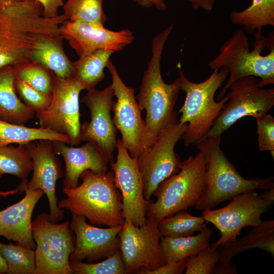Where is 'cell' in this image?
Masks as SVG:
<instances>
[{
  "label": "cell",
  "instance_id": "obj_33",
  "mask_svg": "<svg viewBox=\"0 0 274 274\" xmlns=\"http://www.w3.org/2000/svg\"><path fill=\"white\" fill-rule=\"evenodd\" d=\"M0 252L8 265V274H35V250L10 243H1Z\"/></svg>",
  "mask_w": 274,
  "mask_h": 274
},
{
  "label": "cell",
  "instance_id": "obj_16",
  "mask_svg": "<svg viewBox=\"0 0 274 274\" xmlns=\"http://www.w3.org/2000/svg\"><path fill=\"white\" fill-rule=\"evenodd\" d=\"M116 161H110L115 183L122 196V211L125 220H130L136 226L147 221L148 201L144 196L142 176L138 159L130 156L120 140L117 141Z\"/></svg>",
  "mask_w": 274,
  "mask_h": 274
},
{
  "label": "cell",
  "instance_id": "obj_42",
  "mask_svg": "<svg viewBox=\"0 0 274 274\" xmlns=\"http://www.w3.org/2000/svg\"><path fill=\"white\" fill-rule=\"evenodd\" d=\"M215 0H201L200 7L204 10L210 11L213 9Z\"/></svg>",
  "mask_w": 274,
  "mask_h": 274
},
{
  "label": "cell",
  "instance_id": "obj_44",
  "mask_svg": "<svg viewBox=\"0 0 274 274\" xmlns=\"http://www.w3.org/2000/svg\"><path fill=\"white\" fill-rule=\"evenodd\" d=\"M18 192L17 189L9 190V191H0V196L3 197H6L10 195H13L16 194Z\"/></svg>",
  "mask_w": 274,
  "mask_h": 274
},
{
  "label": "cell",
  "instance_id": "obj_18",
  "mask_svg": "<svg viewBox=\"0 0 274 274\" xmlns=\"http://www.w3.org/2000/svg\"><path fill=\"white\" fill-rule=\"evenodd\" d=\"M60 30L79 57L100 49L120 51L134 40L128 29L114 31L103 24L80 21L66 20L60 25Z\"/></svg>",
  "mask_w": 274,
  "mask_h": 274
},
{
  "label": "cell",
  "instance_id": "obj_1",
  "mask_svg": "<svg viewBox=\"0 0 274 274\" xmlns=\"http://www.w3.org/2000/svg\"><path fill=\"white\" fill-rule=\"evenodd\" d=\"M36 0H19L0 7V68L31 62V53L41 40L61 35L66 20L62 14L48 18Z\"/></svg>",
  "mask_w": 274,
  "mask_h": 274
},
{
  "label": "cell",
  "instance_id": "obj_3",
  "mask_svg": "<svg viewBox=\"0 0 274 274\" xmlns=\"http://www.w3.org/2000/svg\"><path fill=\"white\" fill-rule=\"evenodd\" d=\"M80 179L82 182L77 186L63 187L66 198L58 203V208L85 217L93 225H123L122 196L115 185L113 171L94 173L87 169Z\"/></svg>",
  "mask_w": 274,
  "mask_h": 274
},
{
  "label": "cell",
  "instance_id": "obj_47",
  "mask_svg": "<svg viewBox=\"0 0 274 274\" xmlns=\"http://www.w3.org/2000/svg\"><path fill=\"white\" fill-rule=\"evenodd\" d=\"M1 242H0V244H1Z\"/></svg>",
  "mask_w": 274,
  "mask_h": 274
},
{
  "label": "cell",
  "instance_id": "obj_19",
  "mask_svg": "<svg viewBox=\"0 0 274 274\" xmlns=\"http://www.w3.org/2000/svg\"><path fill=\"white\" fill-rule=\"evenodd\" d=\"M70 226L75 244L70 260H86L88 263L109 257L119 250L118 234L122 225L100 228L87 222L85 217L72 214Z\"/></svg>",
  "mask_w": 274,
  "mask_h": 274
},
{
  "label": "cell",
  "instance_id": "obj_14",
  "mask_svg": "<svg viewBox=\"0 0 274 274\" xmlns=\"http://www.w3.org/2000/svg\"><path fill=\"white\" fill-rule=\"evenodd\" d=\"M84 89L74 77L63 79L55 75L49 109L36 113L40 127L66 135L70 145H78L81 142L79 94Z\"/></svg>",
  "mask_w": 274,
  "mask_h": 274
},
{
  "label": "cell",
  "instance_id": "obj_38",
  "mask_svg": "<svg viewBox=\"0 0 274 274\" xmlns=\"http://www.w3.org/2000/svg\"><path fill=\"white\" fill-rule=\"evenodd\" d=\"M186 267V259L176 262H166L153 270L147 271L144 274H181Z\"/></svg>",
  "mask_w": 274,
  "mask_h": 274
},
{
  "label": "cell",
  "instance_id": "obj_35",
  "mask_svg": "<svg viewBox=\"0 0 274 274\" xmlns=\"http://www.w3.org/2000/svg\"><path fill=\"white\" fill-rule=\"evenodd\" d=\"M219 258L217 249L210 245L186 259L185 274H213Z\"/></svg>",
  "mask_w": 274,
  "mask_h": 274
},
{
  "label": "cell",
  "instance_id": "obj_34",
  "mask_svg": "<svg viewBox=\"0 0 274 274\" xmlns=\"http://www.w3.org/2000/svg\"><path fill=\"white\" fill-rule=\"evenodd\" d=\"M70 265L75 274H125L119 250L99 262L84 263L81 260H70Z\"/></svg>",
  "mask_w": 274,
  "mask_h": 274
},
{
  "label": "cell",
  "instance_id": "obj_5",
  "mask_svg": "<svg viewBox=\"0 0 274 274\" xmlns=\"http://www.w3.org/2000/svg\"><path fill=\"white\" fill-rule=\"evenodd\" d=\"M173 27L174 24H171L153 38L152 55L137 97L141 110L146 111L144 123L153 138L178 121L175 106L181 90L180 79L178 77L173 83L167 84L163 81L161 72L163 50Z\"/></svg>",
  "mask_w": 274,
  "mask_h": 274
},
{
  "label": "cell",
  "instance_id": "obj_22",
  "mask_svg": "<svg viewBox=\"0 0 274 274\" xmlns=\"http://www.w3.org/2000/svg\"><path fill=\"white\" fill-rule=\"evenodd\" d=\"M260 249L274 257V220L263 221L241 238L217 248L218 262L229 264L237 255L252 249Z\"/></svg>",
  "mask_w": 274,
  "mask_h": 274
},
{
  "label": "cell",
  "instance_id": "obj_2",
  "mask_svg": "<svg viewBox=\"0 0 274 274\" xmlns=\"http://www.w3.org/2000/svg\"><path fill=\"white\" fill-rule=\"evenodd\" d=\"M253 49L250 50L249 38L244 30H236L219 49V54L209 63L213 71L221 68L228 71L227 82L218 94L221 99L232 84L237 80L248 77H258L260 88L274 83V38L271 32L267 38L261 30L254 32Z\"/></svg>",
  "mask_w": 274,
  "mask_h": 274
},
{
  "label": "cell",
  "instance_id": "obj_45",
  "mask_svg": "<svg viewBox=\"0 0 274 274\" xmlns=\"http://www.w3.org/2000/svg\"><path fill=\"white\" fill-rule=\"evenodd\" d=\"M191 4L194 9H197L200 7L201 0H188Z\"/></svg>",
  "mask_w": 274,
  "mask_h": 274
},
{
  "label": "cell",
  "instance_id": "obj_41",
  "mask_svg": "<svg viewBox=\"0 0 274 274\" xmlns=\"http://www.w3.org/2000/svg\"><path fill=\"white\" fill-rule=\"evenodd\" d=\"M237 269L233 262L221 264L217 262L213 274H236Z\"/></svg>",
  "mask_w": 274,
  "mask_h": 274
},
{
  "label": "cell",
  "instance_id": "obj_23",
  "mask_svg": "<svg viewBox=\"0 0 274 274\" xmlns=\"http://www.w3.org/2000/svg\"><path fill=\"white\" fill-rule=\"evenodd\" d=\"M14 67L0 68V120L24 124L33 118L36 113L18 98L14 88Z\"/></svg>",
  "mask_w": 274,
  "mask_h": 274
},
{
  "label": "cell",
  "instance_id": "obj_7",
  "mask_svg": "<svg viewBox=\"0 0 274 274\" xmlns=\"http://www.w3.org/2000/svg\"><path fill=\"white\" fill-rule=\"evenodd\" d=\"M206 163L199 152L184 160L180 171L165 179L153 195L156 200H149L147 216L158 223L164 218L194 207L201 195L204 183Z\"/></svg>",
  "mask_w": 274,
  "mask_h": 274
},
{
  "label": "cell",
  "instance_id": "obj_4",
  "mask_svg": "<svg viewBox=\"0 0 274 274\" xmlns=\"http://www.w3.org/2000/svg\"><path fill=\"white\" fill-rule=\"evenodd\" d=\"M221 135L204 138L195 145L206 163L203 189L195 209H212L235 196L249 191L274 187L273 177L246 179L237 172L220 147Z\"/></svg>",
  "mask_w": 274,
  "mask_h": 274
},
{
  "label": "cell",
  "instance_id": "obj_46",
  "mask_svg": "<svg viewBox=\"0 0 274 274\" xmlns=\"http://www.w3.org/2000/svg\"><path fill=\"white\" fill-rule=\"evenodd\" d=\"M19 0H0V7L10 2L17 1Z\"/></svg>",
  "mask_w": 274,
  "mask_h": 274
},
{
  "label": "cell",
  "instance_id": "obj_37",
  "mask_svg": "<svg viewBox=\"0 0 274 274\" xmlns=\"http://www.w3.org/2000/svg\"><path fill=\"white\" fill-rule=\"evenodd\" d=\"M258 134V148L260 151H270L274 158V118L267 114L256 119Z\"/></svg>",
  "mask_w": 274,
  "mask_h": 274
},
{
  "label": "cell",
  "instance_id": "obj_36",
  "mask_svg": "<svg viewBox=\"0 0 274 274\" xmlns=\"http://www.w3.org/2000/svg\"><path fill=\"white\" fill-rule=\"evenodd\" d=\"M14 88L20 98L36 113L46 111L49 109L52 95L43 94L15 77Z\"/></svg>",
  "mask_w": 274,
  "mask_h": 274
},
{
  "label": "cell",
  "instance_id": "obj_25",
  "mask_svg": "<svg viewBox=\"0 0 274 274\" xmlns=\"http://www.w3.org/2000/svg\"><path fill=\"white\" fill-rule=\"evenodd\" d=\"M213 230L207 225L196 235L172 237L162 236L160 246L166 262H176L196 255L210 245Z\"/></svg>",
  "mask_w": 274,
  "mask_h": 274
},
{
  "label": "cell",
  "instance_id": "obj_11",
  "mask_svg": "<svg viewBox=\"0 0 274 274\" xmlns=\"http://www.w3.org/2000/svg\"><path fill=\"white\" fill-rule=\"evenodd\" d=\"M106 67L111 75V85L116 98L113 101L112 107L114 125L120 132V140L130 156L138 158L155 138L148 131L142 118V111L136 101L133 88L123 83L111 60Z\"/></svg>",
  "mask_w": 274,
  "mask_h": 274
},
{
  "label": "cell",
  "instance_id": "obj_17",
  "mask_svg": "<svg viewBox=\"0 0 274 274\" xmlns=\"http://www.w3.org/2000/svg\"><path fill=\"white\" fill-rule=\"evenodd\" d=\"M114 90L111 84L101 90H88L81 101L88 108L90 121L81 125V141L90 142L111 161L116 148V129L111 111Z\"/></svg>",
  "mask_w": 274,
  "mask_h": 274
},
{
  "label": "cell",
  "instance_id": "obj_27",
  "mask_svg": "<svg viewBox=\"0 0 274 274\" xmlns=\"http://www.w3.org/2000/svg\"><path fill=\"white\" fill-rule=\"evenodd\" d=\"M38 140L60 141L70 144L66 135L41 127H28L0 120V147L12 144L24 145Z\"/></svg>",
  "mask_w": 274,
  "mask_h": 274
},
{
  "label": "cell",
  "instance_id": "obj_30",
  "mask_svg": "<svg viewBox=\"0 0 274 274\" xmlns=\"http://www.w3.org/2000/svg\"><path fill=\"white\" fill-rule=\"evenodd\" d=\"M207 222L202 216H194L184 210L164 218L158 223V226L163 236L179 237L200 232Z\"/></svg>",
  "mask_w": 274,
  "mask_h": 274
},
{
  "label": "cell",
  "instance_id": "obj_28",
  "mask_svg": "<svg viewBox=\"0 0 274 274\" xmlns=\"http://www.w3.org/2000/svg\"><path fill=\"white\" fill-rule=\"evenodd\" d=\"M229 18L232 24L242 26L249 33L274 26V0H252L245 10L232 11Z\"/></svg>",
  "mask_w": 274,
  "mask_h": 274
},
{
  "label": "cell",
  "instance_id": "obj_13",
  "mask_svg": "<svg viewBox=\"0 0 274 274\" xmlns=\"http://www.w3.org/2000/svg\"><path fill=\"white\" fill-rule=\"evenodd\" d=\"M118 236L125 274H144L166 262L160 246L162 235L153 218L147 217L146 223L141 226L125 220Z\"/></svg>",
  "mask_w": 274,
  "mask_h": 274
},
{
  "label": "cell",
  "instance_id": "obj_9",
  "mask_svg": "<svg viewBox=\"0 0 274 274\" xmlns=\"http://www.w3.org/2000/svg\"><path fill=\"white\" fill-rule=\"evenodd\" d=\"M31 231L36 244L35 274H73L70 256L75 239L70 222H52L49 214L43 213L31 222Z\"/></svg>",
  "mask_w": 274,
  "mask_h": 274
},
{
  "label": "cell",
  "instance_id": "obj_8",
  "mask_svg": "<svg viewBox=\"0 0 274 274\" xmlns=\"http://www.w3.org/2000/svg\"><path fill=\"white\" fill-rule=\"evenodd\" d=\"M255 191L235 196L223 208L202 211L201 214L206 221L219 231L220 237L210 244L212 248L217 249L234 241L243 228L255 227L263 222L262 215L269 212L274 203V187L260 194Z\"/></svg>",
  "mask_w": 274,
  "mask_h": 274
},
{
  "label": "cell",
  "instance_id": "obj_26",
  "mask_svg": "<svg viewBox=\"0 0 274 274\" xmlns=\"http://www.w3.org/2000/svg\"><path fill=\"white\" fill-rule=\"evenodd\" d=\"M115 51L100 49L73 62V77L76 78L87 91L95 87L105 78L104 69L111 56Z\"/></svg>",
  "mask_w": 274,
  "mask_h": 274
},
{
  "label": "cell",
  "instance_id": "obj_10",
  "mask_svg": "<svg viewBox=\"0 0 274 274\" xmlns=\"http://www.w3.org/2000/svg\"><path fill=\"white\" fill-rule=\"evenodd\" d=\"M187 123L178 121L162 131L147 146L137 158L147 201L159 185L165 179L178 173L183 161L175 151L177 143L182 138Z\"/></svg>",
  "mask_w": 274,
  "mask_h": 274
},
{
  "label": "cell",
  "instance_id": "obj_29",
  "mask_svg": "<svg viewBox=\"0 0 274 274\" xmlns=\"http://www.w3.org/2000/svg\"><path fill=\"white\" fill-rule=\"evenodd\" d=\"M33 163L28 150L23 145L0 147V178L5 174L15 176L27 182Z\"/></svg>",
  "mask_w": 274,
  "mask_h": 274
},
{
  "label": "cell",
  "instance_id": "obj_12",
  "mask_svg": "<svg viewBox=\"0 0 274 274\" xmlns=\"http://www.w3.org/2000/svg\"><path fill=\"white\" fill-rule=\"evenodd\" d=\"M255 77L239 79L230 87L225 104L204 138L221 135L234 123L246 116L257 119L268 114L274 106V89L257 85Z\"/></svg>",
  "mask_w": 274,
  "mask_h": 274
},
{
  "label": "cell",
  "instance_id": "obj_20",
  "mask_svg": "<svg viewBox=\"0 0 274 274\" xmlns=\"http://www.w3.org/2000/svg\"><path fill=\"white\" fill-rule=\"evenodd\" d=\"M24 191L25 195L20 201L0 211V236L35 250L31 217L37 202L45 193L41 189Z\"/></svg>",
  "mask_w": 274,
  "mask_h": 274
},
{
  "label": "cell",
  "instance_id": "obj_21",
  "mask_svg": "<svg viewBox=\"0 0 274 274\" xmlns=\"http://www.w3.org/2000/svg\"><path fill=\"white\" fill-rule=\"evenodd\" d=\"M52 144L56 154L62 156L64 160L65 177L63 181L64 188L77 186L80 175L86 170L94 173L107 171L110 160L90 142L79 147L68 146L60 141H53Z\"/></svg>",
  "mask_w": 274,
  "mask_h": 274
},
{
  "label": "cell",
  "instance_id": "obj_15",
  "mask_svg": "<svg viewBox=\"0 0 274 274\" xmlns=\"http://www.w3.org/2000/svg\"><path fill=\"white\" fill-rule=\"evenodd\" d=\"M28 150L33 163V175L29 182L22 183L16 189L18 191L41 189L46 194L49 204L50 220L57 223L64 218V210L58 207L56 195L57 180L63 176L61 162L56 157L52 141L38 140L23 145Z\"/></svg>",
  "mask_w": 274,
  "mask_h": 274
},
{
  "label": "cell",
  "instance_id": "obj_6",
  "mask_svg": "<svg viewBox=\"0 0 274 274\" xmlns=\"http://www.w3.org/2000/svg\"><path fill=\"white\" fill-rule=\"evenodd\" d=\"M228 74L226 68H221L219 71H213L205 81L194 83L180 71L181 90L185 93L186 97L184 104L178 111V113L181 114L178 121L187 124V129L182 138L186 146L196 144L204 138L228 100V93L219 101L215 100L216 91L226 80Z\"/></svg>",
  "mask_w": 274,
  "mask_h": 274
},
{
  "label": "cell",
  "instance_id": "obj_39",
  "mask_svg": "<svg viewBox=\"0 0 274 274\" xmlns=\"http://www.w3.org/2000/svg\"><path fill=\"white\" fill-rule=\"evenodd\" d=\"M43 7L42 15L45 18H54L59 15L58 9L63 7L64 0H36Z\"/></svg>",
  "mask_w": 274,
  "mask_h": 274
},
{
  "label": "cell",
  "instance_id": "obj_32",
  "mask_svg": "<svg viewBox=\"0 0 274 274\" xmlns=\"http://www.w3.org/2000/svg\"><path fill=\"white\" fill-rule=\"evenodd\" d=\"M15 77L47 95H52L55 75L41 64L30 62L14 67Z\"/></svg>",
  "mask_w": 274,
  "mask_h": 274
},
{
  "label": "cell",
  "instance_id": "obj_24",
  "mask_svg": "<svg viewBox=\"0 0 274 274\" xmlns=\"http://www.w3.org/2000/svg\"><path fill=\"white\" fill-rule=\"evenodd\" d=\"M61 35L40 41L33 49L31 62L42 64L59 78L67 79L73 76L74 66L63 47Z\"/></svg>",
  "mask_w": 274,
  "mask_h": 274
},
{
  "label": "cell",
  "instance_id": "obj_43",
  "mask_svg": "<svg viewBox=\"0 0 274 274\" xmlns=\"http://www.w3.org/2000/svg\"><path fill=\"white\" fill-rule=\"evenodd\" d=\"M8 270V263L0 252V274L7 273Z\"/></svg>",
  "mask_w": 274,
  "mask_h": 274
},
{
  "label": "cell",
  "instance_id": "obj_40",
  "mask_svg": "<svg viewBox=\"0 0 274 274\" xmlns=\"http://www.w3.org/2000/svg\"><path fill=\"white\" fill-rule=\"evenodd\" d=\"M139 6L145 8H150L154 7L160 11H165L167 6L165 0H132Z\"/></svg>",
  "mask_w": 274,
  "mask_h": 274
},
{
  "label": "cell",
  "instance_id": "obj_31",
  "mask_svg": "<svg viewBox=\"0 0 274 274\" xmlns=\"http://www.w3.org/2000/svg\"><path fill=\"white\" fill-rule=\"evenodd\" d=\"M66 20L80 21L104 25L107 17L102 0H67L63 6Z\"/></svg>",
  "mask_w": 274,
  "mask_h": 274
}]
</instances>
